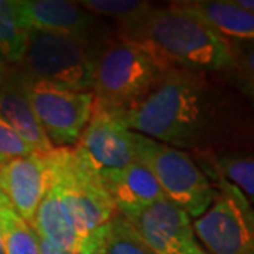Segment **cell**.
<instances>
[{"mask_svg":"<svg viewBox=\"0 0 254 254\" xmlns=\"http://www.w3.org/2000/svg\"><path fill=\"white\" fill-rule=\"evenodd\" d=\"M122 215L155 254H178L199 245L188 213L167 198Z\"/></svg>","mask_w":254,"mask_h":254,"instance_id":"9c48e42d","label":"cell"},{"mask_svg":"<svg viewBox=\"0 0 254 254\" xmlns=\"http://www.w3.org/2000/svg\"><path fill=\"white\" fill-rule=\"evenodd\" d=\"M78 145L99 168H125L136 163L133 131L125 127L110 110L93 102L92 115Z\"/></svg>","mask_w":254,"mask_h":254,"instance_id":"8fae6325","label":"cell"},{"mask_svg":"<svg viewBox=\"0 0 254 254\" xmlns=\"http://www.w3.org/2000/svg\"><path fill=\"white\" fill-rule=\"evenodd\" d=\"M76 3L96 17L115 20L118 30L134 23L153 7L150 1L138 0H82Z\"/></svg>","mask_w":254,"mask_h":254,"instance_id":"44dd1931","label":"cell"},{"mask_svg":"<svg viewBox=\"0 0 254 254\" xmlns=\"http://www.w3.org/2000/svg\"><path fill=\"white\" fill-rule=\"evenodd\" d=\"M0 254H4V250H3V245H1V240H0Z\"/></svg>","mask_w":254,"mask_h":254,"instance_id":"f1b7e54d","label":"cell"},{"mask_svg":"<svg viewBox=\"0 0 254 254\" xmlns=\"http://www.w3.org/2000/svg\"><path fill=\"white\" fill-rule=\"evenodd\" d=\"M99 171L110 199L120 213L165 198L154 177L138 161L125 168H103Z\"/></svg>","mask_w":254,"mask_h":254,"instance_id":"9a60e30c","label":"cell"},{"mask_svg":"<svg viewBox=\"0 0 254 254\" xmlns=\"http://www.w3.org/2000/svg\"><path fill=\"white\" fill-rule=\"evenodd\" d=\"M78 254H108L105 245V226L93 230L82 239Z\"/></svg>","mask_w":254,"mask_h":254,"instance_id":"cb8c5ba5","label":"cell"},{"mask_svg":"<svg viewBox=\"0 0 254 254\" xmlns=\"http://www.w3.org/2000/svg\"><path fill=\"white\" fill-rule=\"evenodd\" d=\"M178 254H208L205 250H203V247L200 245L195 246V247H192L190 250H187V252H182V253H178Z\"/></svg>","mask_w":254,"mask_h":254,"instance_id":"4316f807","label":"cell"},{"mask_svg":"<svg viewBox=\"0 0 254 254\" xmlns=\"http://www.w3.org/2000/svg\"><path fill=\"white\" fill-rule=\"evenodd\" d=\"M46 154L14 157L0 164V192L20 218L33 227L37 208L48 187Z\"/></svg>","mask_w":254,"mask_h":254,"instance_id":"7c38bea8","label":"cell"},{"mask_svg":"<svg viewBox=\"0 0 254 254\" xmlns=\"http://www.w3.org/2000/svg\"><path fill=\"white\" fill-rule=\"evenodd\" d=\"M30 31L18 0H0V54L9 65L21 63Z\"/></svg>","mask_w":254,"mask_h":254,"instance_id":"ac0fdd59","label":"cell"},{"mask_svg":"<svg viewBox=\"0 0 254 254\" xmlns=\"http://www.w3.org/2000/svg\"><path fill=\"white\" fill-rule=\"evenodd\" d=\"M48 175V187L37 208L33 229L36 230L37 236L44 237L51 245L65 252L78 254L81 239L75 226L72 202L68 190L50 164Z\"/></svg>","mask_w":254,"mask_h":254,"instance_id":"4fadbf2b","label":"cell"},{"mask_svg":"<svg viewBox=\"0 0 254 254\" xmlns=\"http://www.w3.org/2000/svg\"><path fill=\"white\" fill-rule=\"evenodd\" d=\"M30 27L43 31L88 38L106 43L113 37L109 27L76 1L63 0H18Z\"/></svg>","mask_w":254,"mask_h":254,"instance_id":"30bf717a","label":"cell"},{"mask_svg":"<svg viewBox=\"0 0 254 254\" xmlns=\"http://www.w3.org/2000/svg\"><path fill=\"white\" fill-rule=\"evenodd\" d=\"M118 33L143 47L165 69L225 73L233 63L230 43L177 3L153 6Z\"/></svg>","mask_w":254,"mask_h":254,"instance_id":"7a4b0ae2","label":"cell"},{"mask_svg":"<svg viewBox=\"0 0 254 254\" xmlns=\"http://www.w3.org/2000/svg\"><path fill=\"white\" fill-rule=\"evenodd\" d=\"M143 47L112 37L100 48L93 72L95 100L113 113L136 108L165 73Z\"/></svg>","mask_w":254,"mask_h":254,"instance_id":"3957f363","label":"cell"},{"mask_svg":"<svg viewBox=\"0 0 254 254\" xmlns=\"http://www.w3.org/2000/svg\"><path fill=\"white\" fill-rule=\"evenodd\" d=\"M237 6L242 10H245L247 13H253L254 11V1L253 0H235Z\"/></svg>","mask_w":254,"mask_h":254,"instance_id":"484cf974","label":"cell"},{"mask_svg":"<svg viewBox=\"0 0 254 254\" xmlns=\"http://www.w3.org/2000/svg\"><path fill=\"white\" fill-rule=\"evenodd\" d=\"M175 3L199 18L229 43H253L254 14L240 9L235 0H198Z\"/></svg>","mask_w":254,"mask_h":254,"instance_id":"2e32d148","label":"cell"},{"mask_svg":"<svg viewBox=\"0 0 254 254\" xmlns=\"http://www.w3.org/2000/svg\"><path fill=\"white\" fill-rule=\"evenodd\" d=\"M216 196L192 223L208 254H254V212L242 190L216 177Z\"/></svg>","mask_w":254,"mask_h":254,"instance_id":"52a82bcc","label":"cell"},{"mask_svg":"<svg viewBox=\"0 0 254 254\" xmlns=\"http://www.w3.org/2000/svg\"><path fill=\"white\" fill-rule=\"evenodd\" d=\"M1 163H3V161H0V164H1Z\"/></svg>","mask_w":254,"mask_h":254,"instance_id":"f546056e","label":"cell"},{"mask_svg":"<svg viewBox=\"0 0 254 254\" xmlns=\"http://www.w3.org/2000/svg\"><path fill=\"white\" fill-rule=\"evenodd\" d=\"M103 44L31 28L26 53L17 66L28 78L57 88L92 92L95 63Z\"/></svg>","mask_w":254,"mask_h":254,"instance_id":"277c9868","label":"cell"},{"mask_svg":"<svg viewBox=\"0 0 254 254\" xmlns=\"http://www.w3.org/2000/svg\"><path fill=\"white\" fill-rule=\"evenodd\" d=\"M23 85L41 128L54 148L78 144L91 119L93 92H76L57 88L28 78L21 72Z\"/></svg>","mask_w":254,"mask_h":254,"instance_id":"ba28073f","label":"cell"},{"mask_svg":"<svg viewBox=\"0 0 254 254\" xmlns=\"http://www.w3.org/2000/svg\"><path fill=\"white\" fill-rule=\"evenodd\" d=\"M136 161L154 177L164 196L188 213L190 219L206 212L216 196L212 180L181 148L133 131Z\"/></svg>","mask_w":254,"mask_h":254,"instance_id":"5b68a950","label":"cell"},{"mask_svg":"<svg viewBox=\"0 0 254 254\" xmlns=\"http://www.w3.org/2000/svg\"><path fill=\"white\" fill-rule=\"evenodd\" d=\"M105 245L108 254H155L118 210L105 225Z\"/></svg>","mask_w":254,"mask_h":254,"instance_id":"ffe728a7","label":"cell"},{"mask_svg":"<svg viewBox=\"0 0 254 254\" xmlns=\"http://www.w3.org/2000/svg\"><path fill=\"white\" fill-rule=\"evenodd\" d=\"M233 63L226 75L246 96L253 98L254 93V60L253 43H230Z\"/></svg>","mask_w":254,"mask_h":254,"instance_id":"7402d4cb","label":"cell"},{"mask_svg":"<svg viewBox=\"0 0 254 254\" xmlns=\"http://www.w3.org/2000/svg\"><path fill=\"white\" fill-rule=\"evenodd\" d=\"M38 237V250H40V254H73L69 253V252H65L63 249L57 247V246L51 245L44 237Z\"/></svg>","mask_w":254,"mask_h":254,"instance_id":"d4e9b609","label":"cell"},{"mask_svg":"<svg viewBox=\"0 0 254 254\" xmlns=\"http://www.w3.org/2000/svg\"><path fill=\"white\" fill-rule=\"evenodd\" d=\"M113 115L131 131L184 151H203L218 133L220 92L208 73L167 69L136 108Z\"/></svg>","mask_w":254,"mask_h":254,"instance_id":"6da1fadb","label":"cell"},{"mask_svg":"<svg viewBox=\"0 0 254 254\" xmlns=\"http://www.w3.org/2000/svg\"><path fill=\"white\" fill-rule=\"evenodd\" d=\"M200 170L206 177L222 178L237 190H242L247 200L253 203L254 198V160L252 151H223L215 153L210 161L202 164Z\"/></svg>","mask_w":254,"mask_h":254,"instance_id":"e0dca14e","label":"cell"},{"mask_svg":"<svg viewBox=\"0 0 254 254\" xmlns=\"http://www.w3.org/2000/svg\"><path fill=\"white\" fill-rule=\"evenodd\" d=\"M37 153L0 115V161Z\"/></svg>","mask_w":254,"mask_h":254,"instance_id":"603a6c76","label":"cell"},{"mask_svg":"<svg viewBox=\"0 0 254 254\" xmlns=\"http://www.w3.org/2000/svg\"><path fill=\"white\" fill-rule=\"evenodd\" d=\"M46 157L68 190L79 239L82 240L93 230L105 226L116 208L103 185L99 168L85 150L78 144L58 147Z\"/></svg>","mask_w":254,"mask_h":254,"instance_id":"8992f818","label":"cell"},{"mask_svg":"<svg viewBox=\"0 0 254 254\" xmlns=\"http://www.w3.org/2000/svg\"><path fill=\"white\" fill-rule=\"evenodd\" d=\"M7 68H9V64L6 63V60L3 58V55L0 54V78L3 76V73L6 72Z\"/></svg>","mask_w":254,"mask_h":254,"instance_id":"83f0119b","label":"cell"},{"mask_svg":"<svg viewBox=\"0 0 254 254\" xmlns=\"http://www.w3.org/2000/svg\"><path fill=\"white\" fill-rule=\"evenodd\" d=\"M0 240L4 254H40L36 230L16 213L0 192Z\"/></svg>","mask_w":254,"mask_h":254,"instance_id":"d6986e66","label":"cell"},{"mask_svg":"<svg viewBox=\"0 0 254 254\" xmlns=\"http://www.w3.org/2000/svg\"><path fill=\"white\" fill-rule=\"evenodd\" d=\"M0 115L37 153L48 154L54 150L33 112L17 65H9L0 78Z\"/></svg>","mask_w":254,"mask_h":254,"instance_id":"5bb4252c","label":"cell"}]
</instances>
